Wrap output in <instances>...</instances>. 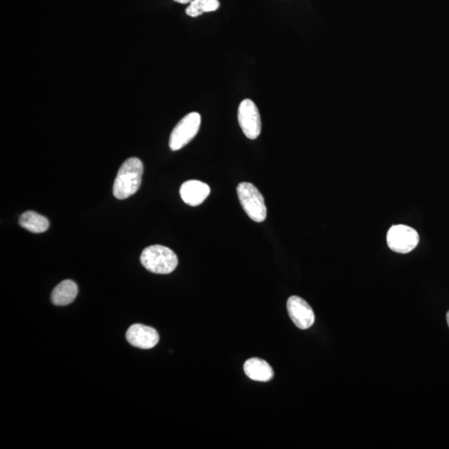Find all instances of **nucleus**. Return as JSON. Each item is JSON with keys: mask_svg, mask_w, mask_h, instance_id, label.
<instances>
[{"mask_svg": "<svg viewBox=\"0 0 449 449\" xmlns=\"http://www.w3.org/2000/svg\"><path fill=\"white\" fill-rule=\"evenodd\" d=\"M419 235L415 229L405 224H395L387 234V244L390 249L399 254H407L417 247Z\"/></svg>", "mask_w": 449, "mask_h": 449, "instance_id": "39448f33", "label": "nucleus"}, {"mask_svg": "<svg viewBox=\"0 0 449 449\" xmlns=\"http://www.w3.org/2000/svg\"><path fill=\"white\" fill-rule=\"evenodd\" d=\"M143 175V162L137 157L125 161L116 175L114 189V197L123 200L134 195L140 188Z\"/></svg>", "mask_w": 449, "mask_h": 449, "instance_id": "f257e3e1", "label": "nucleus"}, {"mask_svg": "<svg viewBox=\"0 0 449 449\" xmlns=\"http://www.w3.org/2000/svg\"><path fill=\"white\" fill-rule=\"evenodd\" d=\"M201 126V115L191 112L183 118L170 133L169 147L173 151L184 148L197 134Z\"/></svg>", "mask_w": 449, "mask_h": 449, "instance_id": "20e7f679", "label": "nucleus"}, {"mask_svg": "<svg viewBox=\"0 0 449 449\" xmlns=\"http://www.w3.org/2000/svg\"><path fill=\"white\" fill-rule=\"evenodd\" d=\"M173 1L182 4H186V3H191V2L194 1V0H173Z\"/></svg>", "mask_w": 449, "mask_h": 449, "instance_id": "4468645a", "label": "nucleus"}, {"mask_svg": "<svg viewBox=\"0 0 449 449\" xmlns=\"http://www.w3.org/2000/svg\"><path fill=\"white\" fill-rule=\"evenodd\" d=\"M211 193L210 186L197 180L187 181L181 186L182 201L191 206L201 205Z\"/></svg>", "mask_w": 449, "mask_h": 449, "instance_id": "1a4fd4ad", "label": "nucleus"}, {"mask_svg": "<svg viewBox=\"0 0 449 449\" xmlns=\"http://www.w3.org/2000/svg\"><path fill=\"white\" fill-rule=\"evenodd\" d=\"M78 288L76 283L71 280H65L53 289L51 294V301L58 306H68L76 299Z\"/></svg>", "mask_w": 449, "mask_h": 449, "instance_id": "9b49d317", "label": "nucleus"}, {"mask_svg": "<svg viewBox=\"0 0 449 449\" xmlns=\"http://www.w3.org/2000/svg\"><path fill=\"white\" fill-rule=\"evenodd\" d=\"M19 223L25 230L33 233H43L49 227V220L33 211H27L21 215Z\"/></svg>", "mask_w": 449, "mask_h": 449, "instance_id": "f8f14e48", "label": "nucleus"}, {"mask_svg": "<svg viewBox=\"0 0 449 449\" xmlns=\"http://www.w3.org/2000/svg\"><path fill=\"white\" fill-rule=\"evenodd\" d=\"M287 310L292 322L301 330H307L315 323V314L305 299L294 295L287 301Z\"/></svg>", "mask_w": 449, "mask_h": 449, "instance_id": "0eeeda50", "label": "nucleus"}, {"mask_svg": "<svg viewBox=\"0 0 449 449\" xmlns=\"http://www.w3.org/2000/svg\"><path fill=\"white\" fill-rule=\"evenodd\" d=\"M220 7L218 0H194L186 8V14L190 17H198L204 12H214Z\"/></svg>", "mask_w": 449, "mask_h": 449, "instance_id": "ddd939ff", "label": "nucleus"}, {"mask_svg": "<svg viewBox=\"0 0 449 449\" xmlns=\"http://www.w3.org/2000/svg\"><path fill=\"white\" fill-rule=\"evenodd\" d=\"M447 322H448V327H449V310L448 311V313H447Z\"/></svg>", "mask_w": 449, "mask_h": 449, "instance_id": "2eb2a0df", "label": "nucleus"}, {"mask_svg": "<svg viewBox=\"0 0 449 449\" xmlns=\"http://www.w3.org/2000/svg\"><path fill=\"white\" fill-rule=\"evenodd\" d=\"M238 121L241 130L249 139H256L261 132V120L259 110L251 99L240 103Z\"/></svg>", "mask_w": 449, "mask_h": 449, "instance_id": "423d86ee", "label": "nucleus"}, {"mask_svg": "<svg viewBox=\"0 0 449 449\" xmlns=\"http://www.w3.org/2000/svg\"><path fill=\"white\" fill-rule=\"evenodd\" d=\"M126 339L132 346L141 349H150L159 342V335L155 328L135 324L128 328Z\"/></svg>", "mask_w": 449, "mask_h": 449, "instance_id": "6e6552de", "label": "nucleus"}, {"mask_svg": "<svg viewBox=\"0 0 449 449\" xmlns=\"http://www.w3.org/2000/svg\"><path fill=\"white\" fill-rule=\"evenodd\" d=\"M237 195L249 218L254 222H263L267 215V209L259 190L252 183L241 182L237 186Z\"/></svg>", "mask_w": 449, "mask_h": 449, "instance_id": "7ed1b4c3", "label": "nucleus"}, {"mask_svg": "<svg viewBox=\"0 0 449 449\" xmlns=\"http://www.w3.org/2000/svg\"><path fill=\"white\" fill-rule=\"evenodd\" d=\"M141 263L148 272L160 274L172 273L178 265L176 254L168 247L154 245L143 249Z\"/></svg>", "mask_w": 449, "mask_h": 449, "instance_id": "f03ea898", "label": "nucleus"}, {"mask_svg": "<svg viewBox=\"0 0 449 449\" xmlns=\"http://www.w3.org/2000/svg\"><path fill=\"white\" fill-rule=\"evenodd\" d=\"M244 371L247 376L254 381L268 382L272 380L274 371L267 362L252 358L245 362Z\"/></svg>", "mask_w": 449, "mask_h": 449, "instance_id": "9d476101", "label": "nucleus"}]
</instances>
